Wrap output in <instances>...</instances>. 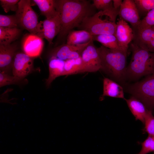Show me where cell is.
<instances>
[{
	"label": "cell",
	"mask_w": 154,
	"mask_h": 154,
	"mask_svg": "<svg viewBox=\"0 0 154 154\" xmlns=\"http://www.w3.org/2000/svg\"><path fill=\"white\" fill-rule=\"evenodd\" d=\"M23 79L13 75L10 76L4 72H0V87L19 84Z\"/></svg>",
	"instance_id": "cell-27"
},
{
	"label": "cell",
	"mask_w": 154,
	"mask_h": 154,
	"mask_svg": "<svg viewBox=\"0 0 154 154\" xmlns=\"http://www.w3.org/2000/svg\"><path fill=\"white\" fill-rule=\"evenodd\" d=\"M144 125L143 133H147L148 135L154 136V116L152 111L148 110Z\"/></svg>",
	"instance_id": "cell-26"
},
{
	"label": "cell",
	"mask_w": 154,
	"mask_h": 154,
	"mask_svg": "<svg viewBox=\"0 0 154 154\" xmlns=\"http://www.w3.org/2000/svg\"><path fill=\"white\" fill-rule=\"evenodd\" d=\"M19 0H0V4L6 13L10 11H16L18 8Z\"/></svg>",
	"instance_id": "cell-31"
},
{
	"label": "cell",
	"mask_w": 154,
	"mask_h": 154,
	"mask_svg": "<svg viewBox=\"0 0 154 154\" xmlns=\"http://www.w3.org/2000/svg\"><path fill=\"white\" fill-rule=\"evenodd\" d=\"M125 100L135 120L140 121L144 124L148 110L142 102L134 97Z\"/></svg>",
	"instance_id": "cell-16"
},
{
	"label": "cell",
	"mask_w": 154,
	"mask_h": 154,
	"mask_svg": "<svg viewBox=\"0 0 154 154\" xmlns=\"http://www.w3.org/2000/svg\"><path fill=\"white\" fill-rule=\"evenodd\" d=\"M33 1L38 6L42 15L44 16L46 18L53 16L57 13L55 0H34Z\"/></svg>",
	"instance_id": "cell-23"
},
{
	"label": "cell",
	"mask_w": 154,
	"mask_h": 154,
	"mask_svg": "<svg viewBox=\"0 0 154 154\" xmlns=\"http://www.w3.org/2000/svg\"><path fill=\"white\" fill-rule=\"evenodd\" d=\"M60 29V19L57 12L53 16L39 23L36 35L42 38H45L50 45L54 38L59 34Z\"/></svg>",
	"instance_id": "cell-7"
},
{
	"label": "cell",
	"mask_w": 154,
	"mask_h": 154,
	"mask_svg": "<svg viewBox=\"0 0 154 154\" xmlns=\"http://www.w3.org/2000/svg\"><path fill=\"white\" fill-rule=\"evenodd\" d=\"M17 50L15 45L0 44V72L8 74L12 69Z\"/></svg>",
	"instance_id": "cell-14"
},
{
	"label": "cell",
	"mask_w": 154,
	"mask_h": 154,
	"mask_svg": "<svg viewBox=\"0 0 154 154\" xmlns=\"http://www.w3.org/2000/svg\"><path fill=\"white\" fill-rule=\"evenodd\" d=\"M18 25V22L15 15H0V27L17 28Z\"/></svg>",
	"instance_id": "cell-24"
},
{
	"label": "cell",
	"mask_w": 154,
	"mask_h": 154,
	"mask_svg": "<svg viewBox=\"0 0 154 154\" xmlns=\"http://www.w3.org/2000/svg\"><path fill=\"white\" fill-rule=\"evenodd\" d=\"M91 41L77 45L63 44L52 49L50 54V57H55L64 61L78 58L81 56L85 47Z\"/></svg>",
	"instance_id": "cell-9"
},
{
	"label": "cell",
	"mask_w": 154,
	"mask_h": 154,
	"mask_svg": "<svg viewBox=\"0 0 154 154\" xmlns=\"http://www.w3.org/2000/svg\"><path fill=\"white\" fill-rule=\"evenodd\" d=\"M151 28L153 30H154V26H153Z\"/></svg>",
	"instance_id": "cell-33"
},
{
	"label": "cell",
	"mask_w": 154,
	"mask_h": 154,
	"mask_svg": "<svg viewBox=\"0 0 154 154\" xmlns=\"http://www.w3.org/2000/svg\"><path fill=\"white\" fill-rule=\"evenodd\" d=\"M153 26H154V8L148 12L145 17L141 20L139 25L135 30L151 28Z\"/></svg>",
	"instance_id": "cell-29"
},
{
	"label": "cell",
	"mask_w": 154,
	"mask_h": 154,
	"mask_svg": "<svg viewBox=\"0 0 154 154\" xmlns=\"http://www.w3.org/2000/svg\"><path fill=\"white\" fill-rule=\"evenodd\" d=\"M115 35L121 47L127 50L129 44L133 39L134 33L127 22L120 18L118 19Z\"/></svg>",
	"instance_id": "cell-12"
},
{
	"label": "cell",
	"mask_w": 154,
	"mask_h": 154,
	"mask_svg": "<svg viewBox=\"0 0 154 154\" xmlns=\"http://www.w3.org/2000/svg\"><path fill=\"white\" fill-rule=\"evenodd\" d=\"M66 38V44L73 45L85 44L93 40V36L84 30H73L68 33Z\"/></svg>",
	"instance_id": "cell-19"
},
{
	"label": "cell",
	"mask_w": 154,
	"mask_h": 154,
	"mask_svg": "<svg viewBox=\"0 0 154 154\" xmlns=\"http://www.w3.org/2000/svg\"><path fill=\"white\" fill-rule=\"evenodd\" d=\"M119 9L114 8L110 10L99 11L94 15L86 18L78 27L80 30L87 31L93 36L115 35L116 19Z\"/></svg>",
	"instance_id": "cell-3"
},
{
	"label": "cell",
	"mask_w": 154,
	"mask_h": 154,
	"mask_svg": "<svg viewBox=\"0 0 154 154\" xmlns=\"http://www.w3.org/2000/svg\"><path fill=\"white\" fill-rule=\"evenodd\" d=\"M139 14H145L154 8V0H134Z\"/></svg>",
	"instance_id": "cell-25"
},
{
	"label": "cell",
	"mask_w": 154,
	"mask_h": 154,
	"mask_svg": "<svg viewBox=\"0 0 154 154\" xmlns=\"http://www.w3.org/2000/svg\"><path fill=\"white\" fill-rule=\"evenodd\" d=\"M133 42L141 48L154 53V30L151 28L136 30Z\"/></svg>",
	"instance_id": "cell-13"
},
{
	"label": "cell",
	"mask_w": 154,
	"mask_h": 154,
	"mask_svg": "<svg viewBox=\"0 0 154 154\" xmlns=\"http://www.w3.org/2000/svg\"><path fill=\"white\" fill-rule=\"evenodd\" d=\"M129 92L142 102L149 110L154 109V73L131 85Z\"/></svg>",
	"instance_id": "cell-5"
},
{
	"label": "cell",
	"mask_w": 154,
	"mask_h": 154,
	"mask_svg": "<svg viewBox=\"0 0 154 154\" xmlns=\"http://www.w3.org/2000/svg\"><path fill=\"white\" fill-rule=\"evenodd\" d=\"M92 1L93 6L99 11L110 10L114 8L112 0H93Z\"/></svg>",
	"instance_id": "cell-30"
},
{
	"label": "cell",
	"mask_w": 154,
	"mask_h": 154,
	"mask_svg": "<svg viewBox=\"0 0 154 154\" xmlns=\"http://www.w3.org/2000/svg\"><path fill=\"white\" fill-rule=\"evenodd\" d=\"M55 3L61 24L57 37L60 40L67 37L68 33L78 27L86 18L96 13L92 3L87 0H57Z\"/></svg>",
	"instance_id": "cell-1"
},
{
	"label": "cell",
	"mask_w": 154,
	"mask_h": 154,
	"mask_svg": "<svg viewBox=\"0 0 154 154\" xmlns=\"http://www.w3.org/2000/svg\"><path fill=\"white\" fill-rule=\"evenodd\" d=\"M97 49L101 61L100 70L115 80L123 81L126 78L127 51L112 50L102 45Z\"/></svg>",
	"instance_id": "cell-2"
},
{
	"label": "cell",
	"mask_w": 154,
	"mask_h": 154,
	"mask_svg": "<svg viewBox=\"0 0 154 154\" xmlns=\"http://www.w3.org/2000/svg\"><path fill=\"white\" fill-rule=\"evenodd\" d=\"M20 33V30L18 28L0 27V44H11L17 38Z\"/></svg>",
	"instance_id": "cell-22"
},
{
	"label": "cell",
	"mask_w": 154,
	"mask_h": 154,
	"mask_svg": "<svg viewBox=\"0 0 154 154\" xmlns=\"http://www.w3.org/2000/svg\"><path fill=\"white\" fill-rule=\"evenodd\" d=\"M91 41L82 52L81 57L86 72H94L100 70L101 61L97 48Z\"/></svg>",
	"instance_id": "cell-8"
},
{
	"label": "cell",
	"mask_w": 154,
	"mask_h": 154,
	"mask_svg": "<svg viewBox=\"0 0 154 154\" xmlns=\"http://www.w3.org/2000/svg\"><path fill=\"white\" fill-rule=\"evenodd\" d=\"M141 144L142 146L141 150L137 154H147L152 152L154 153V136L148 135Z\"/></svg>",
	"instance_id": "cell-28"
},
{
	"label": "cell",
	"mask_w": 154,
	"mask_h": 154,
	"mask_svg": "<svg viewBox=\"0 0 154 154\" xmlns=\"http://www.w3.org/2000/svg\"><path fill=\"white\" fill-rule=\"evenodd\" d=\"M93 40L99 42L102 46L110 49L125 50L119 46L115 35H101L93 36Z\"/></svg>",
	"instance_id": "cell-21"
},
{
	"label": "cell",
	"mask_w": 154,
	"mask_h": 154,
	"mask_svg": "<svg viewBox=\"0 0 154 154\" xmlns=\"http://www.w3.org/2000/svg\"><path fill=\"white\" fill-rule=\"evenodd\" d=\"M131 47L132 55L127 67L126 78L135 80L154 73V53L141 48L133 42Z\"/></svg>",
	"instance_id": "cell-4"
},
{
	"label": "cell",
	"mask_w": 154,
	"mask_h": 154,
	"mask_svg": "<svg viewBox=\"0 0 154 154\" xmlns=\"http://www.w3.org/2000/svg\"><path fill=\"white\" fill-rule=\"evenodd\" d=\"M43 46L42 38L36 35L31 34L25 38L23 48L24 53L33 58L38 57L40 55Z\"/></svg>",
	"instance_id": "cell-15"
},
{
	"label": "cell",
	"mask_w": 154,
	"mask_h": 154,
	"mask_svg": "<svg viewBox=\"0 0 154 154\" xmlns=\"http://www.w3.org/2000/svg\"><path fill=\"white\" fill-rule=\"evenodd\" d=\"M118 15L119 18L130 23L135 30L137 29L141 20L134 0H123L120 7Z\"/></svg>",
	"instance_id": "cell-10"
},
{
	"label": "cell",
	"mask_w": 154,
	"mask_h": 154,
	"mask_svg": "<svg viewBox=\"0 0 154 154\" xmlns=\"http://www.w3.org/2000/svg\"><path fill=\"white\" fill-rule=\"evenodd\" d=\"M25 53H16L14 59L12 70L13 75L24 78L33 68V60Z\"/></svg>",
	"instance_id": "cell-11"
},
{
	"label": "cell",
	"mask_w": 154,
	"mask_h": 154,
	"mask_svg": "<svg viewBox=\"0 0 154 154\" xmlns=\"http://www.w3.org/2000/svg\"><path fill=\"white\" fill-rule=\"evenodd\" d=\"M122 2V0H113V3L114 8L116 9H119Z\"/></svg>",
	"instance_id": "cell-32"
},
{
	"label": "cell",
	"mask_w": 154,
	"mask_h": 154,
	"mask_svg": "<svg viewBox=\"0 0 154 154\" xmlns=\"http://www.w3.org/2000/svg\"><path fill=\"white\" fill-rule=\"evenodd\" d=\"M102 96L125 99L122 86L113 80L106 77L103 80Z\"/></svg>",
	"instance_id": "cell-18"
},
{
	"label": "cell",
	"mask_w": 154,
	"mask_h": 154,
	"mask_svg": "<svg viewBox=\"0 0 154 154\" xmlns=\"http://www.w3.org/2000/svg\"><path fill=\"white\" fill-rule=\"evenodd\" d=\"M65 61L55 57H50L48 63L49 75L46 80L47 87H49L57 78L62 76Z\"/></svg>",
	"instance_id": "cell-17"
},
{
	"label": "cell",
	"mask_w": 154,
	"mask_h": 154,
	"mask_svg": "<svg viewBox=\"0 0 154 154\" xmlns=\"http://www.w3.org/2000/svg\"><path fill=\"white\" fill-rule=\"evenodd\" d=\"M15 15L19 25L36 35L39 22L37 15L31 7V1H19Z\"/></svg>",
	"instance_id": "cell-6"
},
{
	"label": "cell",
	"mask_w": 154,
	"mask_h": 154,
	"mask_svg": "<svg viewBox=\"0 0 154 154\" xmlns=\"http://www.w3.org/2000/svg\"><path fill=\"white\" fill-rule=\"evenodd\" d=\"M86 72L81 56L65 61L62 76H67Z\"/></svg>",
	"instance_id": "cell-20"
}]
</instances>
